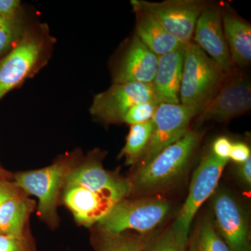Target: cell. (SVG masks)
Instances as JSON below:
<instances>
[{
  "label": "cell",
  "instance_id": "cell-1",
  "mask_svg": "<svg viewBox=\"0 0 251 251\" xmlns=\"http://www.w3.org/2000/svg\"><path fill=\"white\" fill-rule=\"evenodd\" d=\"M54 44L47 25L27 26L16 45L0 59V100L47 64Z\"/></svg>",
  "mask_w": 251,
  "mask_h": 251
},
{
  "label": "cell",
  "instance_id": "cell-2",
  "mask_svg": "<svg viewBox=\"0 0 251 251\" xmlns=\"http://www.w3.org/2000/svg\"><path fill=\"white\" fill-rule=\"evenodd\" d=\"M201 139L199 132H189L158 153L151 161L138 166L129 179L132 192L153 194L174 185L184 174Z\"/></svg>",
  "mask_w": 251,
  "mask_h": 251
},
{
  "label": "cell",
  "instance_id": "cell-3",
  "mask_svg": "<svg viewBox=\"0 0 251 251\" xmlns=\"http://www.w3.org/2000/svg\"><path fill=\"white\" fill-rule=\"evenodd\" d=\"M227 74L193 41L185 46L180 103L196 117L219 92Z\"/></svg>",
  "mask_w": 251,
  "mask_h": 251
},
{
  "label": "cell",
  "instance_id": "cell-4",
  "mask_svg": "<svg viewBox=\"0 0 251 251\" xmlns=\"http://www.w3.org/2000/svg\"><path fill=\"white\" fill-rule=\"evenodd\" d=\"M171 203L158 198L124 199L97 223L99 230L121 233L128 229L148 234L163 224L169 214Z\"/></svg>",
  "mask_w": 251,
  "mask_h": 251
},
{
  "label": "cell",
  "instance_id": "cell-5",
  "mask_svg": "<svg viewBox=\"0 0 251 251\" xmlns=\"http://www.w3.org/2000/svg\"><path fill=\"white\" fill-rule=\"evenodd\" d=\"M75 166L74 160L66 158L43 169L25 172L15 176L14 184L18 188L39 198V216L50 226L57 224L59 196Z\"/></svg>",
  "mask_w": 251,
  "mask_h": 251
},
{
  "label": "cell",
  "instance_id": "cell-6",
  "mask_svg": "<svg viewBox=\"0 0 251 251\" xmlns=\"http://www.w3.org/2000/svg\"><path fill=\"white\" fill-rule=\"evenodd\" d=\"M228 161L218 158L209 151L195 171L187 198L171 227L178 239L186 245L196 213L203 203L215 192Z\"/></svg>",
  "mask_w": 251,
  "mask_h": 251
},
{
  "label": "cell",
  "instance_id": "cell-7",
  "mask_svg": "<svg viewBox=\"0 0 251 251\" xmlns=\"http://www.w3.org/2000/svg\"><path fill=\"white\" fill-rule=\"evenodd\" d=\"M150 13L167 32L182 44L193 39V32L200 15L206 2L202 0H167L161 2L132 0Z\"/></svg>",
  "mask_w": 251,
  "mask_h": 251
},
{
  "label": "cell",
  "instance_id": "cell-8",
  "mask_svg": "<svg viewBox=\"0 0 251 251\" xmlns=\"http://www.w3.org/2000/svg\"><path fill=\"white\" fill-rule=\"evenodd\" d=\"M214 225L229 251H251L249 216L233 195L218 190L212 197Z\"/></svg>",
  "mask_w": 251,
  "mask_h": 251
},
{
  "label": "cell",
  "instance_id": "cell-9",
  "mask_svg": "<svg viewBox=\"0 0 251 251\" xmlns=\"http://www.w3.org/2000/svg\"><path fill=\"white\" fill-rule=\"evenodd\" d=\"M150 100L158 102L152 84L113 83L108 90L95 96L90 113L106 124L122 123L129 109L136 104Z\"/></svg>",
  "mask_w": 251,
  "mask_h": 251
},
{
  "label": "cell",
  "instance_id": "cell-10",
  "mask_svg": "<svg viewBox=\"0 0 251 251\" xmlns=\"http://www.w3.org/2000/svg\"><path fill=\"white\" fill-rule=\"evenodd\" d=\"M196 117L191 108L182 104H160L151 120V139L138 166L147 164L164 149L187 134L190 124Z\"/></svg>",
  "mask_w": 251,
  "mask_h": 251
},
{
  "label": "cell",
  "instance_id": "cell-11",
  "mask_svg": "<svg viewBox=\"0 0 251 251\" xmlns=\"http://www.w3.org/2000/svg\"><path fill=\"white\" fill-rule=\"evenodd\" d=\"M251 108V81L243 75L229 74L219 92L198 115V124L224 122L247 113Z\"/></svg>",
  "mask_w": 251,
  "mask_h": 251
},
{
  "label": "cell",
  "instance_id": "cell-12",
  "mask_svg": "<svg viewBox=\"0 0 251 251\" xmlns=\"http://www.w3.org/2000/svg\"><path fill=\"white\" fill-rule=\"evenodd\" d=\"M192 41L227 75L233 74L234 66L225 36L221 7L206 3L196 22Z\"/></svg>",
  "mask_w": 251,
  "mask_h": 251
},
{
  "label": "cell",
  "instance_id": "cell-13",
  "mask_svg": "<svg viewBox=\"0 0 251 251\" xmlns=\"http://www.w3.org/2000/svg\"><path fill=\"white\" fill-rule=\"evenodd\" d=\"M158 57L134 34L126 41L112 68L113 83H152Z\"/></svg>",
  "mask_w": 251,
  "mask_h": 251
},
{
  "label": "cell",
  "instance_id": "cell-14",
  "mask_svg": "<svg viewBox=\"0 0 251 251\" xmlns=\"http://www.w3.org/2000/svg\"><path fill=\"white\" fill-rule=\"evenodd\" d=\"M66 186H80L118 202L132 192L129 179L105 171L97 158H89L81 166H75L68 176Z\"/></svg>",
  "mask_w": 251,
  "mask_h": 251
},
{
  "label": "cell",
  "instance_id": "cell-15",
  "mask_svg": "<svg viewBox=\"0 0 251 251\" xmlns=\"http://www.w3.org/2000/svg\"><path fill=\"white\" fill-rule=\"evenodd\" d=\"M64 202L77 222L85 227L97 224L119 202L100 193L75 186H64Z\"/></svg>",
  "mask_w": 251,
  "mask_h": 251
},
{
  "label": "cell",
  "instance_id": "cell-16",
  "mask_svg": "<svg viewBox=\"0 0 251 251\" xmlns=\"http://www.w3.org/2000/svg\"><path fill=\"white\" fill-rule=\"evenodd\" d=\"M185 46L159 56L152 82L155 95L160 103L179 104V92L184 68Z\"/></svg>",
  "mask_w": 251,
  "mask_h": 251
},
{
  "label": "cell",
  "instance_id": "cell-17",
  "mask_svg": "<svg viewBox=\"0 0 251 251\" xmlns=\"http://www.w3.org/2000/svg\"><path fill=\"white\" fill-rule=\"evenodd\" d=\"M222 11L223 27L234 67H248L251 62L250 23L226 7Z\"/></svg>",
  "mask_w": 251,
  "mask_h": 251
},
{
  "label": "cell",
  "instance_id": "cell-18",
  "mask_svg": "<svg viewBox=\"0 0 251 251\" xmlns=\"http://www.w3.org/2000/svg\"><path fill=\"white\" fill-rule=\"evenodd\" d=\"M135 14V33L140 40L158 57L168 53L182 44L165 30L150 13L131 4Z\"/></svg>",
  "mask_w": 251,
  "mask_h": 251
},
{
  "label": "cell",
  "instance_id": "cell-19",
  "mask_svg": "<svg viewBox=\"0 0 251 251\" xmlns=\"http://www.w3.org/2000/svg\"><path fill=\"white\" fill-rule=\"evenodd\" d=\"M19 189L0 207V234H25V226L33 204Z\"/></svg>",
  "mask_w": 251,
  "mask_h": 251
},
{
  "label": "cell",
  "instance_id": "cell-20",
  "mask_svg": "<svg viewBox=\"0 0 251 251\" xmlns=\"http://www.w3.org/2000/svg\"><path fill=\"white\" fill-rule=\"evenodd\" d=\"M150 239L148 234L99 230L93 246L94 251H143Z\"/></svg>",
  "mask_w": 251,
  "mask_h": 251
},
{
  "label": "cell",
  "instance_id": "cell-21",
  "mask_svg": "<svg viewBox=\"0 0 251 251\" xmlns=\"http://www.w3.org/2000/svg\"><path fill=\"white\" fill-rule=\"evenodd\" d=\"M186 251H229L216 231L212 216H205L189 234Z\"/></svg>",
  "mask_w": 251,
  "mask_h": 251
},
{
  "label": "cell",
  "instance_id": "cell-22",
  "mask_svg": "<svg viewBox=\"0 0 251 251\" xmlns=\"http://www.w3.org/2000/svg\"><path fill=\"white\" fill-rule=\"evenodd\" d=\"M152 130V120L130 125L125 146L120 153V158L125 157L127 166H133L139 162L148 148Z\"/></svg>",
  "mask_w": 251,
  "mask_h": 251
},
{
  "label": "cell",
  "instance_id": "cell-23",
  "mask_svg": "<svg viewBox=\"0 0 251 251\" xmlns=\"http://www.w3.org/2000/svg\"><path fill=\"white\" fill-rule=\"evenodd\" d=\"M27 26L21 13L12 18L0 16V58L16 45Z\"/></svg>",
  "mask_w": 251,
  "mask_h": 251
},
{
  "label": "cell",
  "instance_id": "cell-24",
  "mask_svg": "<svg viewBox=\"0 0 251 251\" xmlns=\"http://www.w3.org/2000/svg\"><path fill=\"white\" fill-rule=\"evenodd\" d=\"M186 247L171 227L156 237H150L143 251H186Z\"/></svg>",
  "mask_w": 251,
  "mask_h": 251
},
{
  "label": "cell",
  "instance_id": "cell-25",
  "mask_svg": "<svg viewBox=\"0 0 251 251\" xmlns=\"http://www.w3.org/2000/svg\"><path fill=\"white\" fill-rule=\"evenodd\" d=\"M160 104L156 100L136 104L126 112L124 117L123 122L128 125H134L150 121L152 120Z\"/></svg>",
  "mask_w": 251,
  "mask_h": 251
},
{
  "label": "cell",
  "instance_id": "cell-26",
  "mask_svg": "<svg viewBox=\"0 0 251 251\" xmlns=\"http://www.w3.org/2000/svg\"><path fill=\"white\" fill-rule=\"evenodd\" d=\"M0 251H36V248L25 233L23 235L0 234Z\"/></svg>",
  "mask_w": 251,
  "mask_h": 251
},
{
  "label": "cell",
  "instance_id": "cell-27",
  "mask_svg": "<svg viewBox=\"0 0 251 251\" xmlns=\"http://www.w3.org/2000/svg\"><path fill=\"white\" fill-rule=\"evenodd\" d=\"M232 145V142L227 137H219L213 143L211 151L218 158L229 161Z\"/></svg>",
  "mask_w": 251,
  "mask_h": 251
},
{
  "label": "cell",
  "instance_id": "cell-28",
  "mask_svg": "<svg viewBox=\"0 0 251 251\" xmlns=\"http://www.w3.org/2000/svg\"><path fill=\"white\" fill-rule=\"evenodd\" d=\"M251 157V150L247 145L244 143H232L229 159L238 164H241L247 161Z\"/></svg>",
  "mask_w": 251,
  "mask_h": 251
},
{
  "label": "cell",
  "instance_id": "cell-29",
  "mask_svg": "<svg viewBox=\"0 0 251 251\" xmlns=\"http://www.w3.org/2000/svg\"><path fill=\"white\" fill-rule=\"evenodd\" d=\"M21 3L18 0H0V16L12 18L21 14Z\"/></svg>",
  "mask_w": 251,
  "mask_h": 251
},
{
  "label": "cell",
  "instance_id": "cell-30",
  "mask_svg": "<svg viewBox=\"0 0 251 251\" xmlns=\"http://www.w3.org/2000/svg\"><path fill=\"white\" fill-rule=\"evenodd\" d=\"M19 188L13 183L0 179V207L10 197L13 196Z\"/></svg>",
  "mask_w": 251,
  "mask_h": 251
},
{
  "label": "cell",
  "instance_id": "cell-31",
  "mask_svg": "<svg viewBox=\"0 0 251 251\" xmlns=\"http://www.w3.org/2000/svg\"><path fill=\"white\" fill-rule=\"evenodd\" d=\"M238 174L243 183L250 188L251 186V157L244 163L239 164Z\"/></svg>",
  "mask_w": 251,
  "mask_h": 251
},
{
  "label": "cell",
  "instance_id": "cell-32",
  "mask_svg": "<svg viewBox=\"0 0 251 251\" xmlns=\"http://www.w3.org/2000/svg\"><path fill=\"white\" fill-rule=\"evenodd\" d=\"M0 179H1V178H0Z\"/></svg>",
  "mask_w": 251,
  "mask_h": 251
}]
</instances>
